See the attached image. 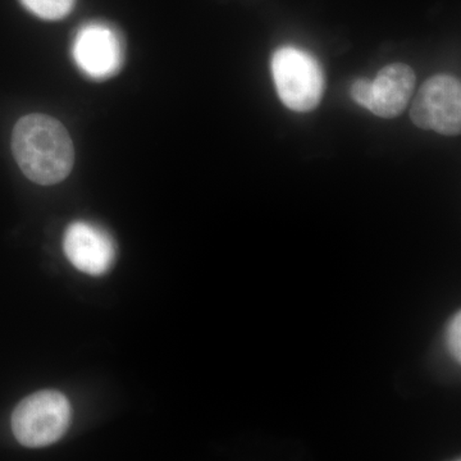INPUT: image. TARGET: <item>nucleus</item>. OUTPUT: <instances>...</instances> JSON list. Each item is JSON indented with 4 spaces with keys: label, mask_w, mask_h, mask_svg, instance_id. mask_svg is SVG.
<instances>
[{
    "label": "nucleus",
    "mask_w": 461,
    "mask_h": 461,
    "mask_svg": "<svg viewBox=\"0 0 461 461\" xmlns=\"http://www.w3.org/2000/svg\"><path fill=\"white\" fill-rule=\"evenodd\" d=\"M12 150L26 177L44 186L65 180L74 167L71 138L65 126L50 115L21 118L14 130Z\"/></svg>",
    "instance_id": "obj_1"
},
{
    "label": "nucleus",
    "mask_w": 461,
    "mask_h": 461,
    "mask_svg": "<svg viewBox=\"0 0 461 461\" xmlns=\"http://www.w3.org/2000/svg\"><path fill=\"white\" fill-rule=\"evenodd\" d=\"M273 81L281 102L295 112H311L324 93L323 69L308 51L294 47L276 50L272 57Z\"/></svg>",
    "instance_id": "obj_2"
},
{
    "label": "nucleus",
    "mask_w": 461,
    "mask_h": 461,
    "mask_svg": "<svg viewBox=\"0 0 461 461\" xmlns=\"http://www.w3.org/2000/svg\"><path fill=\"white\" fill-rule=\"evenodd\" d=\"M71 423V405L63 393L39 391L18 403L12 430L21 445L45 447L62 438Z\"/></svg>",
    "instance_id": "obj_3"
},
{
    "label": "nucleus",
    "mask_w": 461,
    "mask_h": 461,
    "mask_svg": "<svg viewBox=\"0 0 461 461\" xmlns=\"http://www.w3.org/2000/svg\"><path fill=\"white\" fill-rule=\"evenodd\" d=\"M411 118L415 126L445 136L461 131L460 81L451 75H435L426 81L412 102Z\"/></svg>",
    "instance_id": "obj_4"
},
{
    "label": "nucleus",
    "mask_w": 461,
    "mask_h": 461,
    "mask_svg": "<svg viewBox=\"0 0 461 461\" xmlns=\"http://www.w3.org/2000/svg\"><path fill=\"white\" fill-rule=\"evenodd\" d=\"M72 54L85 75L94 80H104L117 74L122 66L123 44L111 26L93 23L76 35Z\"/></svg>",
    "instance_id": "obj_5"
},
{
    "label": "nucleus",
    "mask_w": 461,
    "mask_h": 461,
    "mask_svg": "<svg viewBox=\"0 0 461 461\" xmlns=\"http://www.w3.org/2000/svg\"><path fill=\"white\" fill-rule=\"evenodd\" d=\"M63 249L72 266L90 276L105 275L117 257L114 240L107 230L84 221L69 224Z\"/></svg>",
    "instance_id": "obj_6"
},
{
    "label": "nucleus",
    "mask_w": 461,
    "mask_h": 461,
    "mask_svg": "<svg viewBox=\"0 0 461 461\" xmlns=\"http://www.w3.org/2000/svg\"><path fill=\"white\" fill-rule=\"evenodd\" d=\"M414 71L403 63L382 68L372 81V98L368 111L381 118H395L405 111L414 94Z\"/></svg>",
    "instance_id": "obj_7"
},
{
    "label": "nucleus",
    "mask_w": 461,
    "mask_h": 461,
    "mask_svg": "<svg viewBox=\"0 0 461 461\" xmlns=\"http://www.w3.org/2000/svg\"><path fill=\"white\" fill-rule=\"evenodd\" d=\"M438 351L454 366H460L461 360V314L456 312L445 324L439 338Z\"/></svg>",
    "instance_id": "obj_8"
},
{
    "label": "nucleus",
    "mask_w": 461,
    "mask_h": 461,
    "mask_svg": "<svg viewBox=\"0 0 461 461\" xmlns=\"http://www.w3.org/2000/svg\"><path fill=\"white\" fill-rule=\"evenodd\" d=\"M35 16L42 20L56 21L68 16L75 0H21Z\"/></svg>",
    "instance_id": "obj_9"
},
{
    "label": "nucleus",
    "mask_w": 461,
    "mask_h": 461,
    "mask_svg": "<svg viewBox=\"0 0 461 461\" xmlns=\"http://www.w3.org/2000/svg\"><path fill=\"white\" fill-rule=\"evenodd\" d=\"M350 94L355 103L368 109L372 98V81L368 78H359L351 85Z\"/></svg>",
    "instance_id": "obj_10"
}]
</instances>
